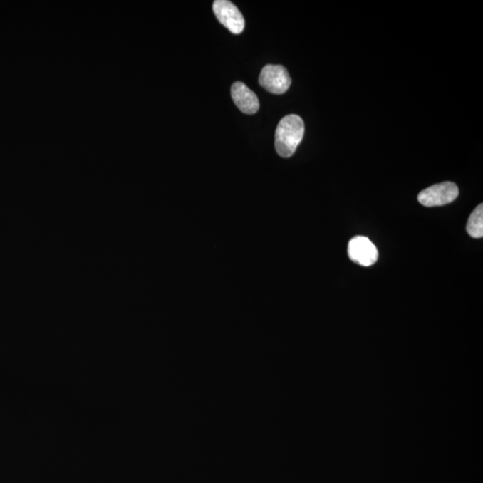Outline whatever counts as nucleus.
I'll return each mask as SVG.
<instances>
[{
    "label": "nucleus",
    "mask_w": 483,
    "mask_h": 483,
    "mask_svg": "<svg viewBox=\"0 0 483 483\" xmlns=\"http://www.w3.org/2000/svg\"><path fill=\"white\" fill-rule=\"evenodd\" d=\"M304 123L299 115H286L279 121L275 135V148L279 155L289 157L295 153L303 138Z\"/></svg>",
    "instance_id": "obj_1"
},
{
    "label": "nucleus",
    "mask_w": 483,
    "mask_h": 483,
    "mask_svg": "<svg viewBox=\"0 0 483 483\" xmlns=\"http://www.w3.org/2000/svg\"><path fill=\"white\" fill-rule=\"evenodd\" d=\"M459 194L457 185L452 182H444L430 187L420 192L418 201L425 207H437L451 204Z\"/></svg>",
    "instance_id": "obj_2"
},
{
    "label": "nucleus",
    "mask_w": 483,
    "mask_h": 483,
    "mask_svg": "<svg viewBox=\"0 0 483 483\" xmlns=\"http://www.w3.org/2000/svg\"><path fill=\"white\" fill-rule=\"evenodd\" d=\"M259 83L268 92L280 95L288 92L292 80L284 66L267 65L261 70Z\"/></svg>",
    "instance_id": "obj_3"
},
{
    "label": "nucleus",
    "mask_w": 483,
    "mask_h": 483,
    "mask_svg": "<svg viewBox=\"0 0 483 483\" xmlns=\"http://www.w3.org/2000/svg\"><path fill=\"white\" fill-rule=\"evenodd\" d=\"M217 19L234 34L243 33L246 21L237 6L229 0H215L212 6Z\"/></svg>",
    "instance_id": "obj_4"
},
{
    "label": "nucleus",
    "mask_w": 483,
    "mask_h": 483,
    "mask_svg": "<svg viewBox=\"0 0 483 483\" xmlns=\"http://www.w3.org/2000/svg\"><path fill=\"white\" fill-rule=\"evenodd\" d=\"M348 256L355 264L370 267L377 261L379 253L368 237L359 236L350 240Z\"/></svg>",
    "instance_id": "obj_5"
},
{
    "label": "nucleus",
    "mask_w": 483,
    "mask_h": 483,
    "mask_svg": "<svg viewBox=\"0 0 483 483\" xmlns=\"http://www.w3.org/2000/svg\"><path fill=\"white\" fill-rule=\"evenodd\" d=\"M231 96L237 107L243 113L253 115L256 113L260 108L258 97L253 90L242 82H236L231 87Z\"/></svg>",
    "instance_id": "obj_6"
},
{
    "label": "nucleus",
    "mask_w": 483,
    "mask_h": 483,
    "mask_svg": "<svg viewBox=\"0 0 483 483\" xmlns=\"http://www.w3.org/2000/svg\"><path fill=\"white\" fill-rule=\"evenodd\" d=\"M467 230L469 234L474 238L483 237V206L479 204L472 212L468 219Z\"/></svg>",
    "instance_id": "obj_7"
}]
</instances>
